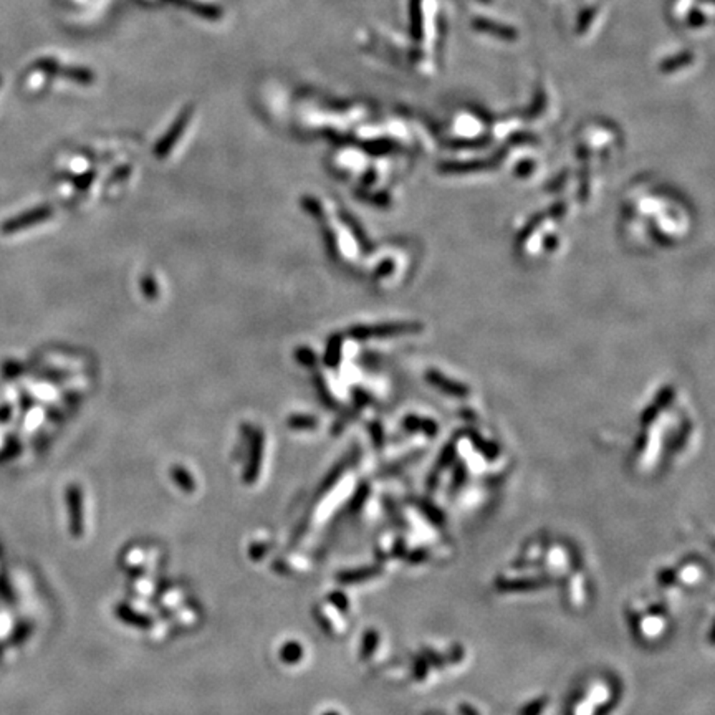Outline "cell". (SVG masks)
<instances>
[{
	"mask_svg": "<svg viewBox=\"0 0 715 715\" xmlns=\"http://www.w3.org/2000/svg\"><path fill=\"white\" fill-rule=\"evenodd\" d=\"M475 24L479 25V28H481V30H487V32L499 33V35H503V37H505V35H513V33H512V32H508L507 28L500 27V25H495V24H492V22H487V20H477V22H475Z\"/></svg>",
	"mask_w": 715,
	"mask_h": 715,
	"instance_id": "1",
	"label": "cell"
}]
</instances>
